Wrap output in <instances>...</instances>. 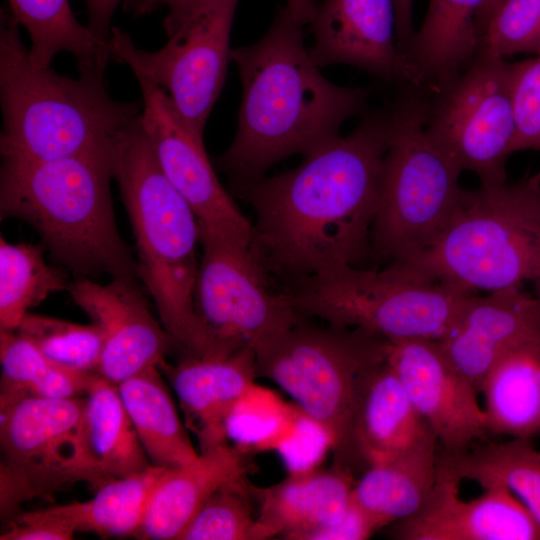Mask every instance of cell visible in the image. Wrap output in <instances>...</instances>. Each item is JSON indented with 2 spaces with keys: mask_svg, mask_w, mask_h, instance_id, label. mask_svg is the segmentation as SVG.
<instances>
[{
  "mask_svg": "<svg viewBox=\"0 0 540 540\" xmlns=\"http://www.w3.org/2000/svg\"><path fill=\"white\" fill-rule=\"evenodd\" d=\"M389 110L365 117L348 135L324 142L296 168L235 192L253 207L252 246L269 273L292 284L371 256Z\"/></svg>",
  "mask_w": 540,
  "mask_h": 540,
  "instance_id": "cell-1",
  "label": "cell"
},
{
  "mask_svg": "<svg viewBox=\"0 0 540 540\" xmlns=\"http://www.w3.org/2000/svg\"><path fill=\"white\" fill-rule=\"evenodd\" d=\"M302 26L280 9L259 41L231 51L242 101L236 135L216 162L234 191L280 160L338 136L368 99V88L339 86L322 75L305 47Z\"/></svg>",
  "mask_w": 540,
  "mask_h": 540,
  "instance_id": "cell-2",
  "label": "cell"
},
{
  "mask_svg": "<svg viewBox=\"0 0 540 540\" xmlns=\"http://www.w3.org/2000/svg\"><path fill=\"white\" fill-rule=\"evenodd\" d=\"M113 176L136 242L138 278L173 347L180 357L227 355L208 335L195 309L200 264L196 215L160 168L141 116L114 144Z\"/></svg>",
  "mask_w": 540,
  "mask_h": 540,
  "instance_id": "cell-3",
  "label": "cell"
},
{
  "mask_svg": "<svg viewBox=\"0 0 540 540\" xmlns=\"http://www.w3.org/2000/svg\"><path fill=\"white\" fill-rule=\"evenodd\" d=\"M113 147L42 161L2 158L1 220L30 224L54 261L77 277H138L113 211Z\"/></svg>",
  "mask_w": 540,
  "mask_h": 540,
  "instance_id": "cell-4",
  "label": "cell"
},
{
  "mask_svg": "<svg viewBox=\"0 0 540 540\" xmlns=\"http://www.w3.org/2000/svg\"><path fill=\"white\" fill-rule=\"evenodd\" d=\"M0 16L2 158L42 161L110 149L140 118L143 106L112 98L102 75L74 79L35 66L9 8Z\"/></svg>",
  "mask_w": 540,
  "mask_h": 540,
  "instance_id": "cell-5",
  "label": "cell"
},
{
  "mask_svg": "<svg viewBox=\"0 0 540 540\" xmlns=\"http://www.w3.org/2000/svg\"><path fill=\"white\" fill-rule=\"evenodd\" d=\"M389 265L412 278L473 292L528 282L540 295V171L510 184L463 189L455 213L432 245Z\"/></svg>",
  "mask_w": 540,
  "mask_h": 540,
  "instance_id": "cell-6",
  "label": "cell"
},
{
  "mask_svg": "<svg viewBox=\"0 0 540 540\" xmlns=\"http://www.w3.org/2000/svg\"><path fill=\"white\" fill-rule=\"evenodd\" d=\"M427 109L416 94L389 109V142L370 237L371 257L379 263L403 262L431 246L462 196V170L428 135Z\"/></svg>",
  "mask_w": 540,
  "mask_h": 540,
  "instance_id": "cell-7",
  "label": "cell"
},
{
  "mask_svg": "<svg viewBox=\"0 0 540 540\" xmlns=\"http://www.w3.org/2000/svg\"><path fill=\"white\" fill-rule=\"evenodd\" d=\"M307 318L254 345L257 376L286 391L327 433L335 464L350 469L356 399L367 374L387 359L390 342L363 329L321 327Z\"/></svg>",
  "mask_w": 540,
  "mask_h": 540,
  "instance_id": "cell-8",
  "label": "cell"
},
{
  "mask_svg": "<svg viewBox=\"0 0 540 540\" xmlns=\"http://www.w3.org/2000/svg\"><path fill=\"white\" fill-rule=\"evenodd\" d=\"M303 315L359 328L389 342L440 340L475 292L412 278L391 265H344L292 283L286 291Z\"/></svg>",
  "mask_w": 540,
  "mask_h": 540,
  "instance_id": "cell-9",
  "label": "cell"
},
{
  "mask_svg": "<svg viewBox=\"0 0 540 540\" xmlns=\"http://www.w3.org/2000/svg\"><path fill=\"white\" fill-rule=\"evenodd\" d=\"M85 396H25L0 402V511L11 520L20 506L77 482L105 484L83 439Z\"/></svg>",
  "mask_w": 540,
  "mask_h": 540,
  "instance_id": "cell-10",
  "label": "cell"
},
{
  "mask_svg": "<svg viewBox=\"0 0 540 540\" xmlns=\"http://www.w3.org/2000/svg\"><path fill=\"white\" fill-rule=\"evenodd\" d=\"M238 1L206 0L157 51L140 49L120 28L111 29V60L164 91L183 125L199 137L225 82Z\"/></svg>",
  "mask_w": 540,
  "mask_h": 540,
  "instance_id": "cell-11",
  "label": "cell"
},
{
  "mask_svg": "<svg viewBox=\"0 0 540 540\" xmlns=\"http://www.w3.org/2000/svg\"><path fill=\"white\" fill-rule=\"evenodd\" d=\"M512 66L502 57L478 53L427 109L428 135L483 187L506 183L515 132Z\"/></svg>",
  "mask_w": 540,
  "mask_h": 540,
  "instance_id": "cell-12",
  "label": "cell"
},
{
  "mask_svg": "<svg viewBox=\"0 0 540 540\" xmlns=\"http://www.w3.org/2000/svg\"><path fill=\"white\" fill-rule=\"evenodd\" d=\"M202 255L195 287L197 316L225 353L254 347L307 316L287 292L276 291L251 243L199 237Z\"/></svg>",
  "mask_w": 540,
  "mask_h": 540,
  "instance_id": "cell-13",
  "label": "cell"
},
{
  "mask_svg": "<svg viewBox=\"0 0 540 540\" xmlns=\"http://www.w3.org/2000/svg\"><path fill=\"white\" fill-rule=\"evenodd\" d=\"M137 80L142 126L163 173L194 211L199 236L251 243L253 225L219 181L203 137L183 125L164 91L146 79Z\"/></svg>",
  "mask_w": 540,
  "mask_h": 540,
  "instance_id": "cell-14",
  "label": "cell"
},
{
  "mask_svg": "<svg viewBox=\"0 0 540 540\" xmlns=\"http://www.w3.org/2000/svg\"><path fill=\"white\" fill-rule=\"evenodd\" d=\"M387 361L443 452H463L488 432L478 389L453 366L438 341L390 342Z\"/></svg>",
  "mask_w": 540,
  "mask_h": 540,
  "instance_id": "cell-15",
  "label": "cell"
},
{
  "mask_svg": "<svg viewBox=\"0 0 540 540\" xmlns=\"http://www.w3.org/2000/svg\"><path fill=\"white\" fill-rule=\"evenodd\" d=\"M67 290L102 332L98 374L118 385L165 360L172 341L151 313L136 279L116 277L100 284L77 277Z\"/></svg>",
  "mask_w": 540,
  "mask_h": 540,
  "instance_id": "cell-16",
  "label": "cell"
},
{
  "mask_svg": "<svg viewBox=\"0 0 540 540\" xmlns=\"http://www.w3.org/2000/svg\"><path fill=\"white\" fill-rule=\"evenodd\" d=\"M310 24V54L319 67L349 64L386 80L423 84L397 44L394 0H324Z\"/></svg>",
  "mask_w": 540,
  "mask_h": 540,
  "instance_id": "cell-17",
  "label": "cell"
},
{
  "mask_svg": "<svg viewBox=\"0 0 540 540\" xmlns=\"http://www.w3.org/2000/svg\"><path fill=\"white\" fill-rule=\"evenodd\" d=\"M455 479L437 474L422 508L394 523L400 540H540V525L507 488L493 485L462 500Z\"/></svg>",
  "mask_w": 540,
  "mask_h": 540,
  "instance_id": "cell-18",
  "label": "cell"
},
{
  "mask_svg": "<svg viewBox=\"0 0 540 540\" xmlns=\"http://www.w3.org/2000/svg\"><path fill=\"white\" fill-rule=\"evenodd\" d=\"M540 342V295L522 287L474 294L438 343L453 366L478 389L507 353Z\"/></svg>",
  "mask_w": 540,
  "mask_h": 540,
  "instance_id": "cell-19",
  "label": "cell"
},
{
  "mask_svg": "<svg viewBox=\"0 0 540 540\" xmlns=\"http://www.w3.org/2000/svg\"><path fill=\"white\" fill-rule=\"evenodd\" d=\"M158 368L179 400L199 452L228 443V419L258 377L254 348L221 356H183L174 364L164 360Z\"/></svg>",
  "mask_w": 540,
  "mask_h": 540,
  "instance_id": "cell-20",
  "label": "cell"
},
{
  "mask_svg": "<svg viewBox=\"0 0 540 540\" xmlns=\"http://www.w3.org/2000/svg\"><path fill=\"white\" fill-rule=\"evenodd\" d=\"M355 483L350 469L334 464L327 469L290 472L269 487L255 486V540L275 536L303 540L308 533L337 521L351 504Z\"/></svg>",
  "mask_w": 540,
  "mask_h": 540,
  "instance_id": "cell-21",
  "label": "cell"
},
{
  "mask_svg": "<svg viewBox=\"0 0 540 540\" xmlns=\"http://www.w3.org/2000/svg\"><path fill=\"white\" fill-rule=\"evenodd\" d=\"M253 453L248 447L225 443L199 452L187 464L165 468L137 538L179 540L214 491L251 472Z\"/></svg>",
  "mask_w": 540,
  "mask_h": 540,
  "instance_id": "cell-22",
  "label": "cell"
},
{
  "mask_svg": "<svg viewBox=\"0 0 540 540\" xmlns=\"http://www.w3.org/2000/svg\"><path fill=\"white\" fill-rule=\"evenodd\" d=\"M432 439H436L434 433L411 403L387 359L374 367L362 382L353 411V457L367 469Z\"/></svg>",
  "mask_w": 540,
  "mask_h": 540,
  "instance_id": "cell-23",
  "label": "cell"
},
{
  "mask_svg": "<svg viewBox=\"0 0 540 540\" xmlns=\"http://www.w3.org/2000/svg\"><path fill=\"white\" fill-rule=\"evenodd\" d=\"M486 0H430L424 21L404 54L423 84L440 89L478 54V16Z\"/></svg>",
  "mask_w": 540,
  "mask_h": 540,
  "instance_id": "cell-24",
  "label": "cell"
},
{
  "mask_svg": "<svg viewBox=\"0 0 540 540\" xmlns=\"http://www.w3.org/2000/svg\"><path fill=\"white\" fill-rule=\"evenodd\" d=\"M84 396L83 439L88 457L103 482L149 468L151 463L117 385L94 373Z\"/></svg>",
  "mask_w": 540,
  "mask_h": 540,
  "instance_id": "cell-25",
  "label": "cell"
},
{
  "mask_svg": "<svg viewBox=\"0 0 540 540\" xmlns=\"http://www.w3.org/2000/svg\"><path fill=\"white\" fill-rule=\"evenodd\" d=\"M488 432L531 438L540 432V342L500 358L483 379Z\"/></svg>",
  "mask_w": 540,
  "mask_h": 540,
  "instance_id": "cell-26",
  "label": "cell"
},
{
  "mask_svg": "<svg viewBox=\"0 0 540 540\" xmlns=\"http://www.w3.org/2000/svg\"><path fill=\"white\" fill-rule=\"evenodd\" d=\"M158 367L117 385L120 397L151 465L176 467L199 454L182 424Z\"/></svg>",
  "mask_w": 540,
  "mask_h": 540,
  "instance_id": "cell-27",
  "label": "cell"
},
{
  "mask_svg": "<svg viewBox=\"0 0 540 540\" xmlns=\"http://www.w3.org/2000/svg\"><path fill=\"white\" fill-rule=\"evenodd\" d=\"M437 440L368 467L353 488V500L384 528L416 514L437 477Z\"/></svg>",
  "mask_w": 540,
  "mask_h": 540,
  "instance_id": "cell-28",
  "label": "cell"
},
{
  "mask_svg": "<svg viewBox=\"0 0 540 540\" xmlns=\"http://www.w3.org/2000/svg\"><path fill=\"white\" fill-rule=\"evenodd\" d=\"M9 10L31 38L30 61L50 66L61 52L72 54L80 74L104 75L111 60L109 41L97 38L74 16L69 0H8Z\"/></svg>",
  "mask_w": 540,
  "mask_h": 540,
  "instance_id": "cell-29",
  "label": "cell"
},
{
  "mask_svg": "<svg viewBox=\"0 0 540 540\" xmlns=\"http://www.w3.org/2000/svg\"><path fill=\"white\" fill-rule=\"evenodd\" d=\"M437 473L483 489L501 485L511 491L540 525V451L529 438L489 443L456 454L437 455Z\"/></svg>",
  "mask_w": 540,
  "mask_h": 540,
  "instance_id": "cell-30",
  "label": "cell"
},
{
  "mask_svg": "<svg viewBox=\"0 0 540 540\" xmlns=\"http://www.w3.org/2000/svg\"><path fill=\"white\" fill-rule=\"evenodd\" d=\"M0 402L25 396L71 398L85 395L94 373L48 358L15 331L0 330Z\"/></svg>",
  "mask_w": 540,
  "mask_h": 540,
  "instance_id": "cell-31",
  "label": "cell"
},
{
  "mask_svg": "<svg viewBox=\"0 0 540 540\" xmlns=\"http://www.w3.org/2000/svg\"><path fill=\"white\" fill-rule=\"evenodd\" d=\"M46 248L0 239V330L16 331L28 310L49 295L67 290L63 269L48 264Z\"/></svg>",
  "mask_w": 540,
  "mask_h": 540,
  "instance_id": "cell-32",
  "label": "cell"
},
{
  "mask_svg": "<svg viewBox=\"0 0 540 540\" xmlns=\"http://www.w3.org/2000/svg\"><path fill=\"white\" fill-rule=\"evenodd\" d=\"M164 469L151 465L142 472L106 482L87 501L73 502L78 531L137 537Z\"/></svg>",
  "mask_w": 540,
  "mask_h": 540,
  "instance_id": "cell-33",
  "label": "cell"
},
{
  "mask_svg": "<svg viewBox=\"0 0 540 540\" xmlns=\"http://www.w3.org/2000/svg\"><path fill=\"white\" fill-rule=\"evenodd\" d=\"M302 409L274 392L252 384L238 401L228 422V439L256 451L278 450L295 433Z\"/></svg>",
  "mask_w": 540,
  "mask_h": 540,
  "instance_id": "cell-34",
  "label": "cell"
},
{
  "mask_svg": "<svg viewBox=\"0 0 540 540\" xmlns=\"http://www.w3.org/2000/svg\"><path fill=\"white\" fill-rule=\"evenodd\" d=\"M257 512L255 485L235 478L213 492L179 540H255Z\"/></svg>",
  "mask_w": 540,
  "mask_h": 540,
  "instance_id": "cell-35",
  "label": "cell"
},
{
  "mask_svg": "<svg viewBox=\"0 0 540 540\" xmlns=\"http://www.w3.org/2000/svg\"><path fill=\"white\" fill-rule=\"evenodd\" d=\"M15 332L56 363L97 373L103 335L94 323L84 325L28 312Z\"/></svg>",
  "mask_w": 540,
  "mask_h": 540,
  "instance_id": "cell-36",
  "label": "cell"
},
{
  "mask_svg": "<svg viewBox=\"0 0 540 540\" xmlns=\"http://www.w3.org/2000/svg\"><path fill=\"white\" fill-rule=\"evenodd\" d=\"M478 53L539 56L540 0H502L483 29Z\"/></svg>",
  "mask_w": 540,
  "mask_h": 540,
  "instance_id": "cell-37",
  "label": "cell"
},
{
  "mask_svg": "<svg viewBox=\"0 0 540 540\" xmlns=\"http://www.w3.org/2000/svg\"><path fill=\"white\" fill-rule=\"evenodd\" d=\"M512 104L515 132L511 154L540 151V55L513 63Z\"/></svg>",
  "mask_w": 540,
  "mask_h": 540,
  "instance_id": "cell-38",
  "label": "cell"
},
{
  "mask_svg": "<svg viewBox=\"0 0 540 540\" xmlns=\"http://www.w3.org/2000/svg\"><path fill=\"white\" fill-rule=\"evenodd\" d=\"M78 532L72 504L19 513L7 522L1 540H69Z\"/></svg>",
  "mask_w": 540,
  "mask_h": 540,
  "instance_id": "cell-39",
  "label": "cell"
},
{
  "mask_svg": "<svg viewBox=\"0 0 540 540\" xmlns=\"http://www.w3.org/2000/svg\"><path fill=\"white\" fill-rule=\"evenodd\" d=\"M328 449L327 433L303 411L294 435L278 451L290 472H297L317 467Z\"/></svg>",
  "mask_w": 540,
  "mask_h": 540,
  "instance_id": "cell-40",
  "label": "cell"
},
{
  "mask_svg": "<svg viewBox=\"0 0 540 540\" xmlns=\"http://www.w3.org/2000/svg\"><path fill=\"white\" fill-rule=\"evenodd\" d=\"M382 528L352 498L351 504L337 521L308 533L303 540H365Z\"/></svg>",
  "mask_w": 540,
  "mask_h": 540,
  "instance_id": "cell-41",
  "label": "cell"
},
{
  "mask_svg": "<svg viewBox=\"0 0 540 540\" xmlns=\"http://www.w3.org/2000/svg\"><path fill=\"white\" fill-rule=\"evenodd\" d=\"M206 0H124L123 8L134 16L151 13L159 7L167 8L163 26L167 36L175 32Z\"/></svg>",
  "mask_w": 540,
  "mask_h": 540,
  "instance_id": "cell-42",
  "label": "cell"
},
{
  "mask_svg": "<svg viewBox=\"0 0 540 540\" xmlns=\"http://www.w3.org/2000/svg\"><path fill=\"white\" fill-rule=\"evenodd\" d=\"M122 0H85L89 30L100 40L108 42L111 36L113 14Z\"/></svg>",
  "mask_w": 540,
  "mask_h": 540,
  "instance_id": "cell-43",
  "label": "cell"
},
{
  "mask_svg": "<svg viewBox=\"0 0 540 540\" xmlns=\"http://www.w3.org/2000/svg\"><path fill=\"white\" fill-rule=\"evenodd\" d=\"M412 6L413 0H394L396 40L403 53L414 34L412 26Z\"/></svg>",
  "mask_w": 540,
  "mask_h": 540,
  "instance_id": "cell-44",
  "label": "cell"
},
{
  "mask_svg": "<svg viewBox=\"0 0 540 540\" xmlns=\"http://www.w3.org/2000/svg\"><path fill=\"white\" fill-rule=\"evenodd\" d=\"M287 10L301 25L311 23L318 8L315 0H286Z\"/></svg>",
  "mask_w": 540,
  "mask_h": 540,
  "instance_id": "cell-45",
  "label": "cell"
},
{
  "mask_svg": "<svg viewBox=\"0 0 540 540\" xmlns=\"http://www.w3.org/2000/svg\"><path fill=\"white\" fill-rule=\"evenodd\" d=\"M501 1L502 0H486L485 4L483 5L478 16V28L480 32V37L491 14L496 9V7L500 4Z\"/></svg>",
  "mask_w": 540,
  "mask_h": 540,
  "instance_id": "cell-46",
  "label": "cell"
}]
</instances>
